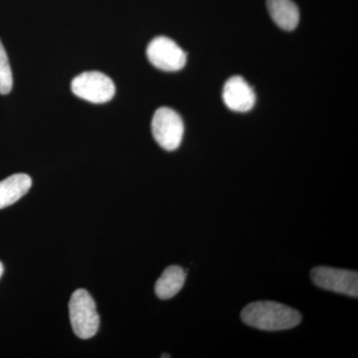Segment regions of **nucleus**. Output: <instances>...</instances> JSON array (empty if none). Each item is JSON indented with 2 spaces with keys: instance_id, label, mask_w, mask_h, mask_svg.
<instances>
[{
  "instance_id": "1",
  "label": "nucleus",
  "mask_w": 358,
  "mask_h": 358,
  "mask_svg": "<svg viewBox=\"0 0 358 358\" xmlns=\"http://www.w3.org/2000/svg\"><path fill=\"white\" fill-rule=\"evenodd\" d=\"M245 324L261 331H284L300 324L301 313L294 308L271 301L249 303L241 313Z\"/></svg>"
},
{
  "instance_id": "2",
  "label": "nucleus",
  "mask_w": 358,
  "mask_h": 358,
  "mask_svg": "<svg viewBox=\"0 0 358 358\" xmlns=\"http://www.w3.org/2000/svg\"><path fill=\"white\" fill-rule=\"evenodd\" d=\"M69 313L73 331L78 338L88 339L98 333L100 317L95 301L84 289L73 293L69 301Z\"/></svg>"
},
{
  "instance_id": "3",
  "label": "nucleus",
  "mask_w": 358,
  "mask_h": 358,
  "mask_svg": "<svg viewBox=\"0 0 358 358\" xmlns=\"http://www.w3.org/2000/svg\"><path fill=\"white\" fill-rule=\"evenodd\" d=\"M152 136L164 150L173 152L179 148L185 134L182 119L176 110L159 108L152 122Z\"/></svg>"
},
{
  "instance_id": "4",
  "label": "nucleus",
  "mask_w": 358,
  "mask_h": 358,
  "mask_svg": "<svg viewBox=\"0 0 358 358\" xmlns=\"http://www.w3.org/2000/svg\"><path fill=\"white\" fill-rule=\"evenodd\" d=\"M71 89L79 98L94 103L109 102L115 93L113 80L101 72L82 73L74 78Z\"/></svg>"
},
{
  "instance_id": "5",
  "label": "nucleus",
  "mask_w": 358,
  "mask_h": 358,
  "mask_svg": "<svg viewBox=\"0 0 358 358\" xmlns=\"http://www.w3.org/2000/svg\"><path fill=\"white\" fill-rule=\"evenodd\" d=\"M313 282L320 288L334 293L358 296V274L357 271L341 270L331 267H317L312 271Z\"/></svg>"
},
{
  "instance_id": "6",
  "label": "nucleus",
  "mask_w": 358,
  "mask_h": 358,
  "mask_svg": "<svg viewBox=\"0 0 358 358\" xmlns=\"http://www.w3.org/2000/svg\"><path fill=\"white\" fill-rule=\"evenodd\" d=\"M148 60L157 69L166 72H176L186 64V53L173 40L167 37H157L148 44Z\"/></svg>"
},
{
  "instance_id": "7",
  "label": "nucleus",
  "mask_w": 358,
  "mask_h": 358,
  "mask_svg": "<svg viewBox=\"0 0 358 358\" xmlns=\"http://www.w3.org/2000/svg\"><path fill=\"white\" fill-rule=\"evenodd\" d=\"M222 96L226 107L234 112H249L256 103L254 90L240 76L230 78L226 82Z\"/></svg>"
},
{
  "instance_id": "8",
  "label": "nucleus",
  "mask_w": 358,
  "mask_h": 358,
  "mask_svg": "<svg viewBox=\"0 0 358 358\" xmlns=\"http://www.w3.org/2000/svg\"><path fill=\"white\" fill-rule=\"evenodd\" d=\"M31 178L27 174L17 173L0 181V209L10 206L29 192Z\"/></svg>"
},
{
  "instance_id": "9",
  "label": "nucleus",
  "mask_w": 358,
  "mask_h": 358,
  "mask_svg": "<svg viewBox=\"0 0 358 358\" xmlns=\"http://www.w3.org/2000/svg\"><path fill=\"white\" fill-rule=\"evenodd\" d=\"M268 13L275 24L292 31L299 24L300 11L292 0H267Z\"/></svg>"
},
{
  "instance_id": "10",
  "label": "nucleus",
  "mask_w": 358,
  "mask_h": 358,
  "mask_svg": "<svg viewBox=\"0 0 358 358\" xmlns=\"http://www.w3.org/2000/svg\"><path fill=\"white\" fill-rule=\"evenodd\" d=\"M186 273L179 266H169L155 282V291L162 300H169L179 293L185 285Z\"/></svg>"
},
{
  "instance_id": "11",
  "label": "nucleus",
  "mask_w": 358,
  "mask_h": 358,
  "mask_svg": "<svg viewBox=\"0 0 358 358\" xmlns=\"http://www.w3.org/2000/svg\"><path fill=\"white\" fill-rule=\"evenodd\" d=\"M13 78L8 57L3 45L0 41V94L7 95L13 90Z\"/></svg>"
},
{
  "instance_id": "12",
  "label": "nucleus",
  "mask_w": 358,
  "mask_h": 358,
  "mask_svg": "<svg viewBox=\"0 0 358 358\" xmlns=\"http://www.w3.org/2000/svg\"><path fill=\"white\" fill-rule=\"evenodd\" d=\"M2 274H3V265L0 262V278H1Z\"/></svg>"
},
{
  "instance_id": "13",
  "label": "nucleus",
  "mask_w": 358,
  "mask_h": 358,
  "mask_svg": "<svg viewBox=\"0 0 358 358\" xmlns=\"http://www.w3.org/2000/svg\"><path fill=\"white\" fill-rule=\"evenodd\" d=\"M162 357H171V355H162Z\"/></svg>"
}]
</instances>
